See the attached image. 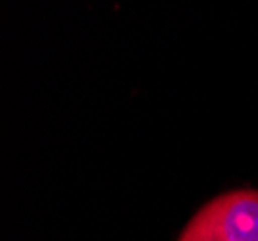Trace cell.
<instances>
[{"instance_id":"cell-1","label":"cell","mask_w":258,"mask_h":241,"mask_svg":"<svg viewBox=\"0 0 258 241\" xmlns=\"http://www.w3.org/2000/svg\"><path fill=\"white\" fill-rule=\"evenodd\" d=\"M177 241H258V189H233L210 199Z\"/></svg>"}]
</instances>
